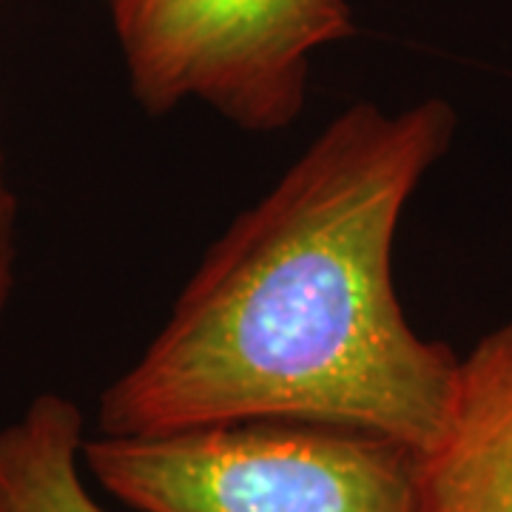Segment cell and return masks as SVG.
Returning a JSON list of instances; mask_svg holds the SVG:
<instances>
[{"label":"cell","mask_w":512,"mask_h":512,"mask_svg":"<svg viewBox=\"0 0 512 512\" xmlns=\"http://www.w3.org/2000/svg\"><path fill=\"white\" fill-rule=\"evenodd\" d=\"M456 109L353 103L200 259L160 333L100 393V436L251 419L325 421L421 450L458 353L404 316L393 248L453 146Z\"/></svg>","instance_id":"6da1fadb"},{"label":"cell","mask_w":512,"mask_h":512,"mask_svg":"<svg viewBox=\"0 0 512 512\" xmlns=\"http://www.w3.org/2000/svg\"><path fill=\"white\" fill-rule=\"evenodd\" d=\"M83 467L137 512H416V450L325 421L97 433Z\"/></svg>","instance_id":"7a4b0ae2"},{"label":"cell","mask_w":512,"mask_h":512,"mask_svg":"<svg viewBox=\"0 0 512 512\" xmlns=\"http://www.w3.org/2000/svg\"><path fill=\"white\" fill-rule=\"evenodd\" d=\"M128 89L148 114L194 100L242 131L291 128L311 63L356 35L348 0H103Z\"/></svg>","instance_id":"3957f363"},{"label":"cell","mask_w":512,"mask_h":512,"mask_svg":"<svg viewBox=\"0 0 512 512\" xmlns=\"http://www.w3.org/2000/svg\"><path fill=\"white\" fill-rule=\"evenodd\" d=\"M416 512H512V322L458 356L439 430L416 450Z\"/></svg>","instance_id":"277c9868"},{"label":"cell","mask_w":512,"mask_h":512,"mask_svg":"<svg viewBox=\"0 0 512 512\" xmlns=\"http://www.w3.org/2000/svg\"><path fill=\"white\" fill-rule=\"evenodd\" d=\"M86 419L60 393H40L0 424V512H109L83 481Z\"/></svg>","instance_id":"5b68a950"},{"label":"cell","mask_w":512,"mask_h":512,"mask_svg":"<svg viewBox=\"0 0 512 512\" xmlns=\"http://www.w3.org/2000/svg\"><path fill=\"white\" fill-rule=\"evenodd\" d=\"M18 271V200L6 174V154L0 140V325L15 293Z\"/></svg>","instance_id":"8992f818"}]
</instances>
